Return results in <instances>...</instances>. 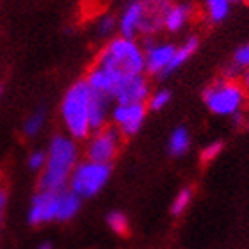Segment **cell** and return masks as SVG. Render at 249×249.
I'll return each mask as SVG.
<instances>
[{"label": "cell", "mask_w": 249, "mask_h": 249, "mask_svg": "<svg viewBox=\"0 0 249 249\" xmlns=\"http://www.w3.org/2000/svg\"><path fill=\"white\" fill-rule=\"evenodd\" d=\"M78 164V144L70 135H55L47 150V164L39 177L41 191L66 189L73 169Z\"/></svg>", "instance_id": "obj_1"}, {"label": "cell", "mask_w": 249, "mask_h": 249, "mask_svg": "<svg viewBox=\"0 0 249 249\" xmlns=\"http://www.w3.org/2000/svg\"><path fill=\"white\" fill-rule=\"evenodd\" d=\"M94 91L89 88L86 78L73 82L66 89L61 102V120L68 135L75 141L88 139L93 134L91 130V104H93Z\"/></svg>", "instance_id": "obj_2"}, {"label": "cell", "mask_w": 249, "mask_h": 249, "mask_svg": "<svg viewBox=\"0 0 249 249\" xmlns=\"http://www.w3.org/2000/svg\"><path fill=\"white\" fill-rule=\"evenodd\" d=\"M82 199L70 189L41 191L32 197L29 208V223L45 224L52 221H70L78 213Z\"/></svg>", "instance_id": "obj_3"}, {"label": "cell", "mask_w": 249, "mask_h": 249, "mask_svg": "<svg viewBox=\"0 0 249 249\" xmlns=\"http://www.w3.org/2000/svg\"><path fill=\"white\" fill-rule=\"evenodd\" d=\"M96 64L112 68L121 75H142L144 50L142 45L132 37H112L96 55Z\"/></svg>", "instance_id": "obj_4"}, {"label": "cell", "mask_w": 249, "mask_h": 249, "mask_svg": "<svg viewBox=\"0 0 249 249\" xmlns=\"http://www.w3.org/2000/svg\"><path fill=\"white\" fill-rule=\"evenodd\" d=\"M248 93L244 91L242 84L239 80L230 78H217L203 91V102L207 109L212 114L217 116H235L237 112H242V107L246 105Z\"/></svg>", "instance_id": "obj_5"}, {"label": "cell", "mask_w": 249, "mask_h": 249, "mask_svg": "<svg viewBox=\"0 0 249 249\" xmlns=\"http://www.w3.org/2000/svg\"><path fill=\"white\" fill-rule=\"evenodd\" d=\"M110 173H112L110 164H100V162L86 159V160L78 162L73 169L70 182H68L70 191L75 192L80 199L96 196L107 185Z\"/></svg>", "instance_id": "obj_6"}, {"label": "cell", "mask_w": 249, "mask_h": 249, "mask_svg": "<svg viewBox=\"0 0 249 249\" xmlns=\"http://www.w3.org/2000/svg\"><path fill=\"white\" fill-rule=\"evenodd\" d=\"M121 139L123 135L118 132L116 126H105L102 130H96L88 137L86 157L89 160L100 162V164H110L120 151Z\"/></svg>", "instance_id": "obj_7"}, {"label": "cell", "mask_w": 249, "mask_h": 249, "mask_svg": "<svg viewBox=\"0 0 249 249\" xmlns=\"http://www.w3.org/2000/svg\"><path fill=\"white\" fill-rule=\"evenodd\" d=\"M148 114L146 104H116L110 110V120L123 137H132L142 128Z\"/></svg>", "instance_id": "obj_8"}, {"label": "cell", "mask_w": 249, "mask_h": 249, "mask_svg": "<svg viewBox=\"0 0 249 249\" xmlns=\"http://www.w3.org/2000/svg\"><path fill=\"white\" fill-rule=\"evenodd\" d=\"M142 50H144V71L155 77H164L177 47L171 43L155 41L153 37H144Z\"/></svg>", "instance_id": "obj_9"}, {"label": "cell", "mask_w": 249, "mask_h": 249, "mask_svg": "<svg viewBox=\"0 0 249 249\" xmlns=\"http://www.w3.org/2000/svg\"><path fill=\"white\" fill-rule=\"evenodd\" d=\"M151 96V86L146 75H124L114 93L116 104H146Z\"/></svg>", "instance_id": "obj_10"}, {"label": "cell", "mask_w": 249, "mask_h": 249, "mask_svg": "<svg viewBox=\"0 0 249 249\" xmlns=\"http://www.w3.org/2000/svg\"><path fill=\"white\" fill-rule=\"evenodd\" d=\"M123 77L124 75H121L120 71H116L112 68L100 66V64L94 62L93 68L86 75V82L89 84V88L93 89L94 93L104 94V96L112 100L114 98L116 88H118V84H120V80Z\"/></svg>", "instance_id": "obj_11"}, {"label": "cell", "mask_w": 249, "mask_h": 249, "mask_svg": "<svg viewBox=\"0 0 249 249\" xmlns=\"http://www.w3.org/2000/svg\"><path fill=\"white\" fill-rule=\"evenodd\" d=\"M171 5V0H144V18L141 25V36L153 37L159 34L164 29V20Z\"/></svg>", "instance_id": "obj_12"}, {"label": "cell", "mask_w": 249, "mask_h": 249, "mask_svg": "<svg viewBox=\"0 0 249 249\" xmlns=\"http://www.w3.org/2000/svg\"><path fill=\"white\" fill-rule=\"evenodd\" d=\"M144 18V0H128L118 16V31L120 36L132 37L141 34V25Z\"/></svg>", "instance_id": "obj_13"}, {"label": "cell", "mask_w": 249, "mask_h": 249, "mask_svg": "<svg viewBox=\"0 0 249 249\" xmlns=\"http://www.w3.org/2000/svg\"><path fill=\"white\" fill-rule=\"evenodd\" d=\"M192 15H194V5L189 4V2L173 4L171 9L167 11L166 20H164V31L180 32L191 21Z\"/></svg>", "instance_id": "obj_14"}, {"label": "cell", "mask_w": 249, "mask_h": 249, "mask_svg": "<svg viewBox=\"0 0 249 249\" xmlns=\"http://www.w3.org/2000/svg\"><path fill=\"white\" fill-rule=\"evenodd\" d=\"M112 100L104 96V94L94 93L93 96V104H91V116H89V121H91V130L96 132V130H102L107 126V121L110 118V107Z\"/></svg>", "instance_id": "obj_15"}, {"label": "cell", "mask_w": 249, "mask_h": 249, "mask_svg": "<svg viewBox=\"0 0 249 249\" xmlns=\"http://www.w3.org/2000/svg\"><path fill=\"white\" fill-rule=\"evenodd\" d=\"M197 47H199V39H197L196 36L187 37L180 47H177L175 55H173V59H171V62H169V66H167L164 77H169V75H173L175 71H178V70H180V68H182L194 53H196Z\"/></svg>", "instance_id": "obj_16"}, {"label": "cell", "mask_w": 249, "mask_h": 249, "mask_svg": "<svg viewBox=\"0 0 249 249\" xmlns=\"http://www.w3.org/2000/svg\"><path fill=\"white\" fill-rule=\"evenodd\" d=\"M191 148V134L185 126H177L169 135L167 141V151L173 157H182L185 155Z\"/></svg>", "instance_id": "obj_17"}, {"label": "cell", "mask_w": 249, "mask_h": 249, "mask_svg": "<svg viewBox=\"0 0 249 249\" xmlns=\"http://www.w3.org/2000/svg\"><path fill=\"white\" fill-rule=\"evenodd\" d=\"M231 0H205V16L210 23H221L228 18L231 11Z\"/></svg>", "instance_id": "obj_18"}, {"label": "cell", "mask_w": 249, "mask_h": 249, "mask_svg": "<svg viewBox=\"0 0 249 249\" xmlns=\"http://www.w3.org/2000/svg\"><path fill=\"white\" fill-rule=\"evenodd\" d=\"M45 121H47V110L45 109L34 110V112L25 120V123H23V132H25V135H29V137L37 135L43 130V126H45Z\"/></svg>", "instance_id": "obj_19"}, {"label": "cell", "mask_w": 249, "mask_h": 249, "mask_svg": "<svg viewBox=\"0 0 249 249\" xmlns=\"http://www.w3.org/2000/svg\"><path fill=\"white\" fill-rule=\"evenodd\" d=\"M107 224H109V228L118 235H124L128 233V217L124 215L123 212L120 210H112V212L107 213Z\"/></svg>", "instance_id": "obj_20"}, {"label": "cell", "mask_w": 249, "mask_h": 249, "mask_svg": "<svg viewBox=\"0 0 249 249\" xmlns=\"http://www.w3.org/2000/svg\"><path fill=\"white\" fill-rule=\"evenodd\" d=\"M114 31H118V16L105 13L98 18L96 21V32L100 37H109L114 34Z\"/></svg>", "instance_id": "obj_21"}, {"label": "cell", "mask_w": 249, "mask_h": 249, "mask_svg": "<svg viewBox=\"0 0 249 249\" xmlns=\"http://www.w3.org/2000/svg\"><path fill=\"white\" fill-rule=\"evenodd\" d=\"M191 201H192V189H189V187H183L182 191L175 196V199H173L171 213H173V215H182V213L187 210V207L191 205Z\"/></svg>", "instance_id": "obj_22"}, {"label": "cell", "mask_w": 249, "mask_h": 249, "mask_svg": "<svg viewBox=\"0 0 249 249\" xmlns=\"http://www.w3.org/2000/svg\"><path fill=\"white\" fill-rule=\"evenodd\" d=\"M169 102H171V91L169 89H157V91L151 93L146 105H148L150 110H162Z\"/></svg>", "instance_id": "obj_23"}, {"label": "cell", "mask_w": 249, "mask_h": 249, "mask_svg": "<svg viewBox=\"0 0 249 249\" xmlns=\"http://www.w3.org/2000/svg\"><path fill=\"white\" fill-rule=\"evenodd\" d=\"M221 151H223V142L221 141H212L210 144H207L201 150V162L208 164V162L215 160L221 155Z\"/></svg>", "instance_id": "obj_24"}, {"label": "cell", "mask_w": 249, "mask_h": 249, "mask_svg": "<svg viewBox=\"0 0 249 249\" xmlns=\"http://www.w3.org/2000/svg\"><path fill=\"white\" fill-rule=\"evenodd\" d=\"M27 164L32 171H43L45 169V164H47V151L36 150L32 151L29 159H27Z\"/></svg>", "instance_id": "obj_25"}, {"label": "cell", "mask_w": 249, "mask_h": 249, "mask_svg": "<svg viewBox=\"0 0 249 249\" xmlns=\"http://www.w3.org/2000/svg\"><path fill=\"white\" fill-rule=\"evenodd\" d=\"M233 62L242 70V71L249 70V43H246V45H242V47H239L235 50Z\"/></svg>", "instance_id": "obj_26"}, {"label": "cell", "mask_w": 249, "mask_h": 249, "mask_svg": "<svg viewBox=\"0 0 249 249\" xmlns=\"http://www.w3.org/2000/svg\"><path fill=\"white\" fill-rule=\"evenodd\" d=\"M240 84H242V88H244L246 93L249 94V70L242 71V75H240Z\"/></svg>", "instance_id": "obj_27"}, {"label": "cell", "mask_w": 249, "mask_h": 249, "mask_svg": "<svg viewBox=\"0 0 249 249\" xmlns=\"http://www.w3.org/2000/svg\"><path fill=\"white\" fill-rule=\"evenodd\" d=\"M231 121H233V124L235 126H242V124H246V118H244V114L242 112H237L235 116H231Z\"/></svg>", "instance_id": "obj_28"}, {"label": "cell", "mask_w": 249, "mask_h": 249, "mask_svg": "<svg viewBox=\"0 0 249 249\" xmlns=\"http://www.w3.org/2000/svg\"><path fill=\"white\" fill-rule=\"evenodd\" d=\"M5 207V192L0 189V221H2V212H4Z\"/></svg>", "instance_id": "obj_29"}, {"label": "cell", "mask_w": 249, "mask_h": 249, "mask_svg": "<svg viewBox=\"0 0 249 249\" xmlns=\"http://www.w3.org/2000/svg\"><path fill=\"white\" fill-rule=\"evenodd\" d=\"M37 249H53V246L50 244V242H43V244L39 246V248H37Z\"/></svg>", "instance_id": "obj_30"}, {"label": "cell", "mask_w": 249, "mask_h": 249, "mask_svg": "<svg viewBox=\"0 0 249 249\" xmlns=\"http://www.w3.org/2000/svg\"><path fill=\"white\" fill-rule=\"evenodd\" d=\"M2 96H4V86L0 84V102H2Z\"/></svg>", "instance_id": "obj_31"}, {"label": "cell", "mask_w": 249, "mask_h": 249, "mask_svg": "<svg viewBox=\"0 0 249 249\" xmlns=\"http://www.w3.org/2000/svg\"><path fill=\"white\" fill-rule=\"evenodd\" d=\"M246 126H248V128H249V120H248V121H246Z\"/></svg>", "instance_id": "obj_32"}, {"label": "cell", "mask_w": 249, "mask_h": 249, "mask_svg": "<svg viewBox=\"0 0 249 249\" xmlns=\"http://www.w3.org/2000/svg\"><path fill=\"white\" fill-rule=\"evenodd\" d=\"M231 2H242V0H231Z\"/></svg>", "instance_id": "obj_33"}, {"label": "cell", "mask_w": 249, "mask_h": 249, "mask_svg": "<svg viewBox=\"0 0 249 249\" xmlns=\"http://www.w3.org/2000/svg\"><path fill=\"white\" fill-rule=\"evenodd\" d=\"M246 2H248V4H249V0H246Z\"/></svg>", "instance_id": "obj_34"}]
</instances>
